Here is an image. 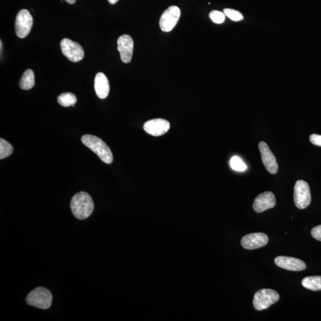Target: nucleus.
I'll return each instance as SVG.
<instances>
[{"label": "nucleus", "mask_w": 321, "mask_h": 321, "mask_svg": "<svg viewBox=\"0 0 321 321\" xmlns=\"http://www.w3.org/2000/svg\"><path fill=\"white\" fill-rule=\"evenodd\" d=\"M71 207L72 213L76 218L85 220L93 213L94 202L90 195L85 191H81L73 197Z\"/></svg>", "instance_id": "f257e3e1"}, {"label": "nucleus", "mask_w": 321, "mask_h": 321, "mask_svg": "<svg viewBox=\"0 0 321 321\" xmlns=\"http://www.w3.org/2000/svg\"><path fill=\"white\" fill-rule=\"evenodd\" d=\"M82 142L86 147L95 152L104 163L110 164L113 161V155L110 148L101 139L93 135H86L83 136Z\"/></svg>", "instance_id": "f03ea898"}, {"label": "nucleus", "mask_w": 321, "mask_h": 321, "mask_svg": "<svg viewBox=\"0 0 321 321\" xmlns=\"http://www.w3.org/2000/svg\"><path fill=\"white\" fill-rule=\"evenodd\" d=\"M26 301L30 306L41 309H47L51 306L52 296L45 288L37 287L29 293Z\"/></svg>", "instance_id": "7ed1b4c3"}, {"label": "nucleus", "mask_w": 321, "mask_h": 321, "mask_svg": "<svg viewBox=\"0 0 321 321\" xmlns=\"http://www.w3.org/2000/svg\"><path fill=\"white\" fill-rule=\"evenodd\" d=\"M279 298V294L276 291L269 289H261L254 294L253 306L257 310L267 309L276 303Z\"/></svg>", "instance_id": "20e7f679"}, {"label": "nucleus", "mask_w": 321, "mask_h": 321, "mask_svg": "<svg viewBox=\"0 0 321 321\" xmlns=\"http://www.w3.org/2000/svg\"><path fill=\"white\" fill-rule=\"evenodd\" d=\"M294 202L297 208L305 209L311 203L309 184L303 180L297 181L294 187Z\"/></svg>", "instance_id": "39448f33"}, {"label": "nucleus", "mask_w": 321, "mask_h": 321, "mask_svg": "<svg viewBox=\"0 0 321 321\" xmlns=\"http://www.w3.org/2000/svg\"><path fill=\"white\" fill-rule=\"evenodd\" d=\"M181 11L177 6H172L165 11L160 19V26L163 32H169L176 26L180 18Z\"/></svg>", "instance_id": "423d86ee"}, {"label": "nucleus", "mask_w": 321, "mask_h": 321, "mask_svg": "<svg viewBox=\"0 0 321 321\" xmlns=\"http://www.w3.org/2000/svg\"><path fill=\"white\" fill-rule=\"evenodd\" d=\"M61 51L69 60L73 62H79L84 57V49L78 43L71 39L65 38L60 43Z\"/></svg>", "instance_id": "0eeeda50"}, {"label": "nucleus", "mask_w": 321, "mask_h": 321, "mask_svg": "<svg viewBox=\"0 0 321 321\" xmlns=\"http://www.w3.org/2000/svg\"><path fill=\"white\" fill-rule=\"evenodd\" d=\"M33 25V18L27 10L23 9L16 16V34L19 38L26 37L31 32Z\"/></svg>", "instance_id": "6e6552de"}, {"label": "nucleus", "mask_w": 321, "mask_h": 321, "mask_svg": "<svg viewBox=\"0 0 321 321\" xmlns=\"http://www.w3.org/2000/svg\"><path fill=\"white\" fill-rule=\"evenodd\" d=\"M269 237L263 233H254L246 235L241 240V244L244 249L253 250L267 245Z\"/></svg>", "instance_id": "1a4fd4ad"}, {"label": "nucleus", "mask_w": 321, "mask_h": 321, "mask_svg": "<svg viewBox=\"0 0 321 321\" xmlns=\"http://www.w3.org/2000/svg\"><path fill=\"white\" fill-rule=\"evenodd\" d=\"M258 147H259L261 158L265 167L271 174H276L279 170V165L269 146L266 142L262 141L260 142Z\"/></svg>", "instance_id": "9d476101"}, {"label": "nucleus", "mask_w": 321, "mask_h": 321, "mask_svg": "<svg viewBox=\"0 0 321 321\" xmlns=\"http://www.w3.org/2000/svg\"><path fill=\"white\" fill-rule=\"evenodd\" d=\"M144 129L147 134L154 137H160L170 130V124L163 118H155L149 120L144 124Z\"/></svg>", "instance_id": "9b49d317"}, {"label": "nucleus", "mask_w": 321, "mask_h": 321, "mask_svg": "<svg viewBox=\"0 0 321 321\" xmlns=\"http://www.w3.org/2000/svg\"><path fill=\"white\" fill-rule=\"evenodd\" d=\"M118 50L120 52V58L124 63H129L132 60L133 55L134 42L131 36L128 35H121L117 41Z\"/></svg>", "instance_id": "f8f14e48"}, {"label": "nucleus", "mask_w": 321, "mask_h": 321, "mask_svg": "<svg viewBox=\"0 0 321 321\" xmlns=\"http://www.w3.org/2000/svg\"><path fill=\"white\" fill-rule=\"evenodd\" d=\"M276 200L273 193L266 191L261 194L255 198L253 204L254 211L257 213H261L276 206Z\"/></svg>", "instance_id": "ddd939ff"}, {"label": "nucleus", "mask_w": 321, "mask_h": 321, "mask_svg": "<svg viewBox=\"0 0 321 321\" xmlns=\"http://www.w3.org/2000/svg\"><path fill=\"white\" fill-rule=\"evenodd\" d=\"M275 264L281 269L292 271H301L306 269L303 261L292 257L280 256L274 260Z\"/></svg>", "instance_id": "4468645a"}, {"label": "nucleus", "mask_w": 321, "mask_h": 321, "mask_svg": "<svg viewBox=\"0 0 321 321\" xmlns=\"http://www.w3.org/2000/svg\"><path fill=\"white\" fill-rule=\"evenodd\" d=\"M94 87L96 94L100 99H105L110 92V84L107 76L103 73H98L95 76Z\"/></svg>", "instance_id": "2eb2a0df"}, {"label": "nucleus", "mask_w": 321, "mask_h": 321, "mask_svg": "<svg viewBox=\"0 0 321 321\" xmlns=\"http://www.w3.org/2000/svg\"><path fill=\"white\" fill-rule=\"evenodd\" d=\"M35 85V75L34 73L31 69H28L23 74L22 77L20 81V87L23 90H29L34 87Z\"/></svg>", "instance_id": "dca6fc26"}, {"label": "nucleus", "mask_w": 321, "mask_h": 321, "mask_svg": "<svg viewBox=\"0 0 321 321\" xmlns=\"http://www.w3.org/2000/svg\"><path fill=\"white\" fill-rule=\"evenodd\" d=\"M302 286L312 291L321 290V276H310L304 278L302 281Z\"/></svg>", "instance_id": "f3484780"}, {"label": "nucleus", "mask_w": 321, "mask_h": 321, "mask_svg": "<svg viewBox=\"0 0 321 321\" xmlns=\"http://www.w3.org/2000/svg\"><path fill=\"white\" fill-rule=\"evenodd\" d=\"M77 102V98L75 95L71 92H66L59 96L58 102L62 107H68L70 106H74Z\"/></svg>", "instance_id": "a211bd4d"}, {"label": "nucleus", "mask_w": 321, "mask_h": 321, "mask_svg": "<svg viewBox=\"0 0 321 321\" xmlns=\"http://www.w3.org/2000/svg\"><path fill=\"white\" fill-rule=\"evenodd\" d=\"M13 149L11 144L3 139L0 140V159L3 160L13 153Z\"/></svg>", "instance_id": "6ab92c4d"}, {"label": "nucleus", "mask_w": 321, "mask_h": 321, "mask_svg": "<svg viewBox=\"0 0 321 321\" xmlns=\"http://www.w3.org/2000/svg\"><path fill=\"white\" fill-rule=\"evenodd\" d=\"M223 12L227 17L234 22L242 21L244 18L243 15L240 12L236 11V10L225 9Z\"/></svg>", "instance_id": "aec40b11"}, {"label": "nucleus", "mask_w": 321, "mask_h": 321, "mask_svg": "<svg viewBox=\"0 0 321 321\" xmlns=\"http://www.w3.org/2000/svg\"><path fill=\"white\" fill-rule=\"evenodd\" d=\"M230 165L232 169L237 171H244L247 168L246 165L237 156H234L231 159Z\"/></svg>", "instance_id": "412c9836"}, {"label": "nucleus", "mask_w": 321, "mask_h": 321, "mask_svg": "<svg viewBox=\"0 0 321 321\" xmlns=\"http://www.w3.org/2000/svg\"><path fill=\"white\" fill-rule=\"evenodd\" d=\"M209 16L211 21L216 24H223L225 19H226V15H225L224 12L217 11L211 12Z\"/></svg>", "instance_id": "4be33fe9"}, {"label": "nucleus", "mask_w": 321, "mask_h": 321, "mask_svg": "<svg viewBox=\"0 0 321 321\" xmlns=\"http://www.w3.org/2000/svg\"><path fill=\"white\" fill-rule=\"evenodd\" d=\"M311 234L314 239L321 241V225L313 228Z\"/></svg>", "instance_id": "5701e85b"}, {"label": "nucleus", "mask_w": 321, "mask_h": 321, "mask_svg": "<svg viewBox=\"0 0 321 321\" xmlns=\"http://www.w3.org/2000/svg\"><path fill=\"white\" fill-rule=\"evenodd\" d=\"M309 140L311 143L316 146L321 147V135L312 134L310 136Z\"/></svg>", "instance_id": "b1692460"}, {"label": "nucleus", "mask_w": 321, "mask_h": 321, "mask_svg": "<svg viewBox=\"0 0 321 321\" xmlns=\"http://www.w3.org/2000/svg\"><path fill=\"white\" fill-rule=\"evenodd\" d=\"M65 1L67 2L68 3H69V4L73 5V4H75V3L76 2V0H65Z\"/></svg>", "instance_id": "393cba45"}, {"label": "nucleus", "mask_w": 321, "mask_h": 321, "mask_svg": "<svg viewBox=\"0 0 321 321\" xmlns=\"http://www.w3.org/2000/svg\"><path fill=\"white\" fill-rule=\"evenodd\" d=\"M108 2L111 5H115L119 1V0H108Z\"/></svg>", "instance_id": "a878e982"}, {"label": "nucleus", "mask_w": 321, "mask_h": 321, "mask_svg": "<svg viewBox=\"0 0 321 321\" xmlns=\"http://www.w3.org/2000/svg\"><path fill=\"white\" fill-rule=\"evenodd\" d=\"M2 45H2V41H1V54H2Z\"/></svg>", "instance_id": "bb28decb"}]
</instances>
